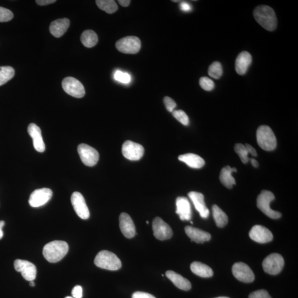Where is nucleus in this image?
<instances>
[{"mask_svg":"<svg viewBox=\"0 0 298 298\" xmlns=\"http://www.w3.org/2000/svg\"><path fill=\"white\" fill-rule=\"evenodd\" d=\"M181 10L184 12H190L192 10V7L190 3L186 2H182L180 4Z\"/></svg>","mask_w":298,"mask_h":298,"instance_id":"42","label":"nucleus"},{"mask_svg":"<svg viewBox=\"0 0 298 298\" xmlns=\"http://www.w3.org/2000/svg\"><path fill=\"white\" fill-rule=\"evenodd\" d=\"M215 298H230L227 297H217Z\"/></svg>","mask_w":298,"mask_h":298,"instance_id":"49","label":"nucleus"},{"mask_svg":"<svg viewBox=\"0 0 298 298\" xmlns=\"http://www.w3.org/2000/svg\"><path fill=\"white\" fill-rule=\"evenodd\" d=\"M249 236L252 240L261 244L270 242L273 239L272 232L267 228L259 225H255L251 229Z\"/></svg>","mask_w":298,"mask_h":298,"instance_id":"16","label":"nucleus"},{"mask_svg":"<svg viewBox=\"0 0 298 298\" xmlns=\"http://www.w3.org/2000/svg\"><path fill=\"white\" fill-rule=\"evenodd\" d=\"M15 71L13 67L0 66V86L5 84L14 78Z\"/></svg>","mask_w":298,"mask_h":298,"instance_id":"31","label":"nucleus"},{"mask_svg":"<svg viewBox=\"0 0 298 298\" xmlns=\"http://www.w3.org/2000/svg\"><path fill=\"white\" fill-rule=\"evenodd\" d=\"M96 266L110 271L118 270L122 267V263L117 256L110 251H100L95 257Z\"/></svg>","mask_w":298,"mask_h":298,"instance_id":"3","label":"nucleus"},{"mask_svg":"<svg viewBox=\"0 0 298 298\" xmlns=\"http://www.w3.org/2000/svg\"><path fill=\"white\" fill-rule=\"evenodd\" d=\"M30 286H31V287H34L35 283L33 281H31L30 283Z\"/></svg>","mask_w":298,"mask_h":298,"instance_id":"48","label":"nucleus"},{"mask_svg":"<svg viewBox=\"0 0 298 298\" xmlns=\"http://www.w3.org/2000/svg\"><path fill=\"white\" fill-rule=\"evenodd\" d=\"M172 115L174 117L184 126H188L190 123V120L188 116L182 110H174L172 112Z\"/></svg>","mask_w":298,"mask_h":298,"instance_id":"34","label":"nucleus"},{"mask_svg":"<svg viewBox=\"0 0 298 298\" xmlns=\"http://www.w3.org/2000/svg\"><path fill=\"white\" fill-rule=\"evenodd\" d=\"M179 160L193 168H200L205 164L204 160L200 156L192 153L179 156Z\"/></svg>","mask_w":298,"mask_h":298,"instance_id":"25","label":"nucleus"},{"mask_svg":"<svg viewBox=\"0 0 298 298\" xmlns=\"http://www.w3.org/2000/svg\"><path fill=\"white\" fill-rule=\"evenodd\" d=\"M119 227L124 236L131 239L136 234V229L133 221L130 215L122 213L119 216Z\"/></svg>","mask_w":298,"mask_h":298,"instance_id":"17","label":"nucleus"},{"mask_svg":"<svg viewBox=\"0 0 298 298\" xmlns=\"http://www.w3.org/2000/svg\"><path fill=\"white\" fill-rule=\"evenodd\" d=\"M191 269L195 275L203 278H209L213 276L212 269L207 265L194 262L191 265Z\"/></svg>","mask_w":298,"mask_h":298,"instance_id":"27","label":"nucleus"},{"mask_svg":"<svg viewBox=\"0 0 298 298\" xmlns=\"http://www.w3.org/2000/svg\"><path fill=\"white\" fill-rule=\"evenodd\" d=\"M56 0H37L36 3L39 6H46L55 2Z\"/></svg>","mask_w":298,"mask_h":298,"instance_id":"43","label":"nucleus"},{"mask_svg":"<svg viewBox=\"0 0 298 298\" xmlns=\"http://www.w3.org/2000/svg\"><path fill=\"white\" fill-rule=\"evenodd\" d=\"M245 146L246 147V148H247L249 154H251L253 156H257L256 150H255V149L254 148H253L248 144H246L245 145Z\"/></svg>","mask_w":298,"mask_h":298,"instance_id":"44","label":"nucleus"},{"mask_svg":"<svg viewBox=\"0 0 298 298\" xmlns=\"http://www.w3.org/2000/svg\"><path fill=\"white\" fill-rule=\"evenodd\" d=\"M176 213L182 220H190L192 217L191 204L186 197H179L176 199Z\"/></svg>","mask_w":298,"mask_h":298,"instance_id":"19","label":"nucleus"},{"mask_svg":"<svg viewBox=\"0 0 298 298\" xmlns=\"http://www.w3.org/2000/svg\"><path fill=\"white\" fill-rule=\"evenodd\" d=\"M14 267L16 271L21 272L24 279L28 281H33L37 275V268L31 262L16 260L14 262Z\"/></svg>","mask_w":298,"mask_h":298,"instance_id":"12","label":"nucleus"},{"mask_svg":"<svg viewBox=\"0 0 298 298\" xmlns=\"http://www.w3.org/2000/svg\"><path fill=\"white\" fill-rule=\"evenodd\" d=\"M253 16L256 21L265 30L273 31L276 29V15L271 7L265 5L257 6L253 11Z\"/></svg>","mask_w":298,"mask_h":298,"instance_id":"1","label":"nucleus"},{"mask_svg":"<svg viewBox=\"0 0 298 298\" xmlns=\"http://www.w3.org/2000/svg\"><path fill=\"white\" fill-rule=\"evenodd\" d=\"M116 50L124 54H135L138 53L141 48V41L135 36H128L116 42Z\"/></svg>","mask_w":298,"mask_h":298,"instance_id":"6","label":"nucleus"},{"mask_svg":"<svg viewBox=\"0 0 298 298\" xmlns=\"http://www.w3.org/2000/svg\"><path fill=\"white\" fill-rule=\"evenodd\" d=\"M248 298H272L267 291L265 290H259V291L252 292L249 295Z\"/></svg>","mask_w":298,"mask_h":298,"instance_id":"39","label":"nucleus"},{"mask_svg":"<svg viewBox=\"0 0 298 298\" xmlns=\"http://www.w3.org/2000/svg\"><path fill=\"white\" fill-rule=\"evenodd\" d=\"M132 298H156L154 296L150 295V294L142 292H136L132 296Z\"/></svg>","mask_w":298,"mask_h":298,"instance_id":"41","label":"nucleus"},{"mask_svg":"<svg viewBox=\"0 0 298 298\" xmlns=\"http://www.w3.org/2000/svg\"><path fill=\"white\" fill-rule=\"evenodd\" d=\"M233 275L237 280L244 283H251L255 280V275L248 265L243 263H236L232 268Z\"/></svg>","mask_w":298,"mask_h":298,"instance_id":"13","label":"nucleus"},{"mask_svg":"<svg viewBox=\"0 0 298 298\" xmlns=\"http://www.w3.org/2000/svg\"><path fill=\"white\" fill-rule=\"evenodd\" d=\"M252 62V56L248 52L246 51L241 52L236 59L235 69L237 73L240 75L247 73Z\"/></svg>","mask_w":298,"mask_h":298,"instance_id":"21","label":"nucleus"},{"mask_svg":"<svg viewBox=\"0 0 298 298\" xmlns=\"http://www.w3.org/2000/svg\"><path fill=\"white\" fill-rule=\"evenodd\" d=\"M98 36L94 31H84L81 35V42L87 48H92L98 42Z\"/></svg>","mask_w":298,"mask_h":298,"instance_id":"29","label":"nucleus"},{"mask_svg":"<svg viewBox=\"0 0 298 298\" xmlns=\"http://www.w3.org/2000/svg\"><path fill=\"white\" fill-rule=\"evenodd\" d=\"M147 223L149 224V221H147Z\"/></svg>","mask_w":298,"mask_h":298,"instance_id":"51","label":"nucleus"},{"mask_svg":"<svg viewBox=\"0 0 298 298\" xmlns=\"http://www.w3.org/2000/svg\"><path fill=\"white\" fill-rule=\"evenodd\" d=\"M235 151L240 157V158L244 164H247L250 159H249V154L247 148L242 144H236L235 146Z\"/></svg>","mask_w":298,"mask_h":298,"instance_id":"33","label":"nucleus"},{"mask_svg":"<svg viewBox=\"0 0 298 298\" xmlns=\"http://www.w3.org/2000/svg\"><path fill=\"white\" fill-rule=\"evenodd\" d=\"M284 261L283 257L279 253H272L264 260V270L269 275H277L282 271Z\"/></svg>","mask_w":298,"mask_h":298,"instance_id":"7","label":"nucleus"},{"mask_svg":"<svg viewBox=\"0 0 298 298\" xmlns=\"http://www.w3.org/2000/svg\"><path fill=\"white\" fill-rule=\"evenodd\" d=\"M257 141L260 147L265 151L275 150L277 140L271 128L267 126H261L257 131Z\"/></svg>","mask_w":298,"mask_h":298,"instance_id":"4","label":"nucleus"},{"mask_svg":"<svg viewBox=\"0 0 298 298\" xmlns=\"http://www.w3.org/2000/svg\"><path fill=\"white\" fill-rule=\"evenodd\" d=\"M188 195L194 204L196 210L199 213L200 216L203 218H207L209 215V211L205 204L203 195L199 192H191Z\"/></svg>","mask_w":298,"mask_h":298,"instance_id":"20","label":"nucleus"},{"mask_svg":"<svg viewBox=\"0 0 298 298\" xmlns=\"http://www.w3.org/2000/svg\"><path fill=\"white\" fill-rule=\"evenodd\" d=\"M62 87L66 94L75 98H82L85 95V90L83 84L74 78L67 77L64 79Z\"/></svg>","mask_w":298,"mask_h":298,"instance_id":"8","label":"nucleus"},{"mask_svg":"<svg viewBox=\"0 0 298 298\" xmlns=\"http://www.w3.org/2000/svg\"><path fill=\"white\" fill-rule=\"evenodd\" d=\"M28 132L33 139V146L35 150L39 152L45 151L46 146L42 138L41 128L34 123H31L28 127Z\"/></svg>","mask_w":298,"mask_h":298,"instance_id":"18","label":"nucleus"},{"mask_svg":"<svg viewBox=\"0 0 298 298\" xmlns=\"http://www.w3.org/2000/svg\"><path fill=\"white\" fill-rule=\"evenodd\" d=\"M185 232L192 241H195L196 243L203 244L205 241H208L211 239L210 233L200 230L199 229L193 228L190 226H187L184 229Z\"/></svg>","mask_w":298,"mask_h":298,"instance_id":"22","label":"nucleus"},{"mask_svg":"<svg viewBox=\"0 0 298 298\" xmlns=\"http://www.w3.org/2000/svg\"><path fill=\"white\" fill-rule=\"evenodd\" d=\"M80 159L87 166H94L99 160V154L95 149L86 144H80L78 147Z\"/></svg>","mask_w":298,"mask_h":298,"instance_id":"9","label":"nucleus"},{"mask_svg":"<svg viewBox=\"0 0 298 298\" xmlns=\"http://www.w3.org/2000/svg\"><path fill=\"white\" fill-rule=\"evenodd\" d=\"M275 199V197L271 192L264 190L257 197V205L265 215L271 219H277L280 218L281 215L279 212L272 210L270 207L271 202Z\"/></svg>","mask_w":298,"mask_h":298,"instance_id":"5","label":"nucleus"},{"mask_svg":"<svg viewBox=\"0 0 298 298\" xmlns=\"http://www.w3.org/2000/svg\"><path fill=\"white\" fill-rule=\"evenodd\" d=\"M152 230L154 236L159 240L170 239L173 235L171 228L160 217H156L153 220Z\"/></svg>","mask_w":298,"mask_h":298,"instance_id":"11","label":"nucleus"},{"mask_svg":"<svg viewBox=\"0 0 298 298\" xmlns=\"http://www.w3.org/2000/svg\"><path fill=\"white\" fill-rule=\"evenodd\" d=\"M68 251V246L65 241L55 240L44 246L43 254L50 263H56L62 260Z\"/></svg>","mask_w":298,"mask_h":298,"instance_id":"2","label":"nucleus"},{"mask_svg":"<svg viewBox=\"0 0 298 298\" xmlns=\"http://www.w3.org/2000/svg\"><path fill=\"white\" fill-rule=\"evenodd\" d=\"M251 162V164L252 166L254 167H257L259 166V163H258L257 161L254 159H250Z\"/></svg>","mask_w":298,"mask_h":298,"instance_id":"47","label":"nucleus"},{"mask_svg":"<svg viewBox=\"0 0 298 298\" xmlns=\"http://www.w3.org/2000/svg\"><path fill=\"white\" fill-rule=\"evenodd\" d=\"M5 221H0V240H1L3 236V232L2 231V228L5 225Z\"/></svg>","mask_w":298,"mask_h":298,"instance_id":"46","label":"nucleus"},{"mask_svg":"<svg viewBox=\"0 0 298 298\" xmlns=\"http://www.w3.org/2000/svg\"><path fill=\"white\" fill-rule=\"evenodd\" d=\"M164 102L165 107H166L167 109V110L170 112L172 113L177 106V104L175 100L167 96L165 97V98L164 99Z\"/></svg>","mask_w":298,"mask_h":298,"instance_id":"38","label":"nucleus"},{"mask_svg":"<svg viewBox=\"0 0 298 298\" xmlns=\"http://www.w3.org/2000/svg\"><path fill=\"white\" fill-rule=\"evenodd\" d=\"M13 18L14 14L10 10L0 7V22H9Z\"/></svg>","mask_w":298,"mask_h":298,"instance_id":"37","label":"nucleus"},{"mask_svg":"<svg viewBox=\"0 0 298 298\" xmlns=\"http://www.w3.org/2000/svg\"><path fill=\"white\" fill-rule=\"evenodd\" d=\"M96 3L99 9L109 14L115 13L118 9L117 4L114 0H97Z\"/></svg>","mask_w":298,"mask_h":298,"instance_id":"30","label":"nucleus"},{"mask_svg":"<svg viewBox=\"0 0 298 298\" xmlns=\"http://www.w3.org/2000/svg\"><path fill=\"white\" fill-rule=\"evenodd\" d=\"M223 67L218 62L213 63L208 68V74L211 78L219 79L223 75Z\"/></svg>","mask_w":298,"mask_h":298,"instance_id":"32","label":"nucleus"},{"mask_svg":"<svg viewBox=\"0 0 298 298\" xmlns=\"http://www.w3.org/2000/svg\"><path fill=\"white\" fill-rule=\"evenodd\" d=\"M114 78L116 81L123 83H128L131 81V76L130 74L119 70L115 72Z\"/></svg>","mask_w":298,"mask_h":298,"instance_id":"35","label":"nucleus"},{"mask_svg":"<svg viewBox=\"0 0 298 298\" xmlns=\"http://www.w3.org/2000/svg\"><path fill=\"white\" fill-rule=\"evenodd\" d=\"M52 196L53 192L50 188L38 189L32 193L29 199V204L33 208L43 206L51 199Z\"/></svg>","mask_w":298,"mask_h":298,"instance_id":"14","label":"nucleus"},{"mask_svg":"<svg viewBox=\"0 0 298 298\" xmlns=\"http://www.w3.org/2000/svg\"><path fill=\"white\" fill-rule=\"evenodd\" d=\"M199 84L205 91H210L214 89L215 84L213 80L207 77H202L199 80Z\"/></svg>","mask_w":298,"mask_h":298,"instance_id":"36","label":"nucleus"},{"mask_svg":"<svg viewBox=\"0 0 298 298\" xmlns=\"http://www.w3.org/2000/svg\"><path fill=\"white\" fill-rule=\"evenodd\" d=\"M122 154L131 161H138L142 159L144 154V149L140 144L127 140L122 146Z\"/></svg>","mask_w":298,"mask_h":298,"instance_id":"10","label":"nucleus"},{"mask_svg":"<svg viewBox=\"0 0 298 298\" xmlns=\"http://www.w3.org/2000/svg\"><path fill=\"white\" fill-rule=\"evenodd\" d=\"M212 213L217 227L223 228L228 224V217L227 215L217 205H213Z\"/></svg>","mask_w":298,"mask_h":298,"instance_id":"28","label":"nucleus"},{"mask_svg":"<svg viewBox=\"0 0 298 298\" xmlns=\"http://www.w3.org/2000/svg\"><path fill=\"white\" fill-rule=\"evenodd\" d=\"M71 294L74 298H82L83 297V288L81 286H75L72 289Z\"/></svg>","mask_w":298,"mask_h":298,"instance_id":"40","label":"nucleus"},{"mask_svg":"<svg viewBox=\"0 0 298 298\" xmlns=\"http://www.w3.org/2000/svg\"><path fill=\"white\" fill-rule=\"evenodd\" d=\"M236 171V168H232L229 166L224 167L220 172L219 177L221 183L225 187L229 189L232 188L233 185H235L236 183L235 179L232 176V173Z\"/></svg>","mask_w":298,"mask_h":298,"instance_id":"26","label":"nucleus"},{"mask_svg":"<svg viewBox=\"0 0 298 298\" xmlns=\"http://www.w3.org/2000/svg\"><path fill=\"white\" fill-rule=\"evenodd\" d=\"M72 206L77 215L82 219L86 220L90 217V212L83 196L78 192L72 193L71 197Z\"/></svg>","mask_w":298,"mask_h":298,"instance_id":"15","label":"nucleus"},{"mask_svg":"<svg viewBox=\"0 0 298 298\" xmlns=\"http://www.w3.org/2000/svg\"><path fill=\"white\" fill-rule=\"evenodd\" d=\"M118 2L122 6L126 7L130 5L131 1L130 0H119Z\"/></svg>","mask_w":298,"mask_h":298,"instance_id":"45","label":"nucleus"},{"mask_svg":"<svg viewBox=\"0 0 298 298\" xmlns=\"http://www.w3.org/2000/svg\"><path fill=\"white\" fill-rule=\"evenodd\" d=\"M166 276L177 288L186 291L191 289L190 281L179 273L172 271H168L166 272Z\"/></svg>","mask_w":298,"mask_h":298,"instance_id":"24","label":"nucleus"},{"mask_svg":"<svg viewBox=\"0 0 298 298\" xmlns=\"http://www.w3.org/2000/svg\"><path fill=\"white\" fill-rule=\"evenodd\" d=\"M70 26V20L64 18L52 22L50 27V33L56 38H60L67 31Z\"/></svg>","mask_w":298,"mask_h":298,"instance_id":"23","label":"nucleus"},{"mask_svg":"<svg viewBox=\"0 0 298 298\" xmlns=\"http://www.w3.org/2000/svg\"><path fill=\"white\" fill-rule=\"evenodd\" d=\"M66 298H74L73 297H67Z\"/></svg>","mask_w":298,"mask_h":298,"instance_id":"50","label":"nucleus"}]
</instances>
